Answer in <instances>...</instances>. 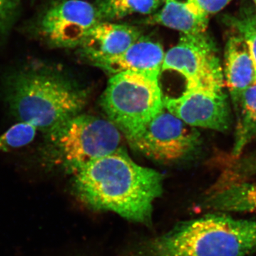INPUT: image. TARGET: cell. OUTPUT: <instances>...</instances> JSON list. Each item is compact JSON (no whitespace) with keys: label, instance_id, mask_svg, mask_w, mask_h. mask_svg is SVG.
Masks as SVG:
<instances>
[{"label":"cell","instance_id":"obj_9","mask_svg":"<svg viewBox=\"0 0 256 256\" xmlns=\"http://www.w3.org/2000/svg\"><path fill=\"white\" fill-rule=\"evenodd\" d=\"M164 106L192 128L226 132L232 124L228 97L224 90H185L178 97H164Z\"/></svg>","mask_w":256,"mask_h":256},{"label":"cell","instance_id":"obj_19","mask_svg":"<svg viewBox=\"0 0 256 256\" xmlns=\"http://www.w3.org/2000/svg\"><path fill=\"white\" fill-rule=\"evenodd\" d=\"M234 160L229 169L226 171L224 180H248L256 176V154Z\"/></svg>","mask_w":256,"mask_h":256},{"label":"cell","instance_id":"obj_8","mask_svg":"<svg viewBox=\"0 0 256 256\" xmlns=\"http://www.w3.org/2000/svg\"><path fill=\"white\" fill-rule=\"evenodd\" d=\"M200 134L164 109L132 137L130 146L143 156L159 162H173L191 154L200 142Z\"/></svg>","mask_w":256,"mask_h":256},{"label":"cell","instance_id":"obj_6","mask_svg":"<svg viewBox=\"0 0 256 256\" xmlns=\"http://www.w3.org/2000/svg\"><path fill=\"white\" fill-rule=\"evenodd\" d=\"M162 70L183 76L185 90H224V77L214 42L207 32L182 34L165 52Z\"/></svg>","mask_w":256,"mask_h":256},{"label":"cell","instance_id":"obj_20","mask_svg":"<svg viewBox=\"0 0 256 256\" xmlns=\"http://www.w3.org/2000/svg\"><path fill=\"white\" fill-rule=\"evenodd\" d=\"M20 4V0H0V36L11 26Z\"/></svg>","mask_w":256,"mask_h":256},{"label":"cell","instance_id":"obj_13","mask_svg":"<svg viewBox=\"0 0 256 256\" xmlns=\"http://www.w3.org/2000/svg\"><path fill=\"white\" fill-rule=\"evenodd\" d=\"M204 206L218 213L256 214V182L222 178L206 194Z\"/></svg>","mask_w":256,"mask_h":256},{"label":"cell","instance_id":"obj_2","mask_svg":"<svg viewBox=\"0 0 256 256\" xmlns=\"http://www.w3.org/2000/svg\"><path fill=\"white\" fill-rule=\"evenodd\" d=\"M1 92L10 114L44 133L80 114L86 92L50 64L32 60L5 72Z\"/></svg>","mask_w":256,"mask_h":256},{"label":"cell","instance_id":"obj_10","mask_svg":"<svg viewBox=\"0 0 256 256\" xmlns=\"http://www.w3.org/2000/svg\"><path fill=\"white\" fill-rule=\"evenodd\" d=\"M142 36L137 26L100 22L89 32L78 48L80 56L92 64L124 53Z\"/></svg>","mask_w":256,"mask_h":256},{"label":"cell","instance_id":"obj_16","mask_svg":"<svg viewBox=\"0 0 256 256\" xmlns=\"http://www.w3.org/2000/svg\"><path fill=\"white\" fill-rule=\"evenodd\" d=\"M164 0H96L101 22H116L134 14L152 15L164 4Z\"/></svg>","mask_w":256,"mask_h":256},{"label":"cell","instance_id":"obj_21","mask_svg":"<svg viewBox=\"0 0 256 256\" xmlns=\"http://www.w3.org/2000/svg\"><path fill=\"white\" fill-rule=\"evenodd\" d=\"M205 14H216L223 10L232 0H195Z\"/></svg>","mask_w":256,"mask_h":256},{"label":"cell","instance_id":"obj_7","mask_svg":"<svg viewBox=\"0 0 256 256\" xmlns=\"http://www.w3.org/2000/svg\"><path fill=\"white\" fill-rule=\"evenodd\" d=\"M100 22L94 4L84 0H57L38 14L31 30L52 48H78Z\"/></svg>","mask_w":256,"mask_h":256},{"label":"cell","instance_id":"obj_17","mask_svg":"<svg viewBox=\"0 0 256 256\" xmlns=\"http://www.w3.org/2000/svg\"><path fill=\"white\" fill-rule=\"evenodd\" d=\"M228 23L246 44L255 68L256 76V10L245 8L236 16L229 18Z\"/></svg>","mask_w":256,"mask_h":256},{"label":"cell","instance_id":"obj_15","mask_svg":"<svg viewBox=\"0 0 256 256\" xmlns=\"http://www.w3.org/2000/svg\"><path fill=\"white\" fill-rule=\"evenodd\" d=\"M238 122L232 156L240 158L244 148L256 138V82L242 94L236 109Z\"/></svg>","mask_w":256,"mask_h":256},{"label":"cell","instance_id":"obj_12","mask_svg":"<svg viewBox=\"0 0 256 256\" xmlns=\"http://www.w3.org/2000/svg\"><path fill=\"white\" fill-rule=\"evenodd\" d=\"M224 77L236 110L242 94L256 82L255 68L248 48L236 32L229 36L226 44Z\"/></svg>","mask_w":256,"mask_h":256},{"label":"cell","instance_id":"obj_5","mask_svg":"<svg viewBox=\"0 0 256 256\" xmlns=\"http://www.w3.org/2000/svg\"><path fill=\"white\" fill-rule=\"evenodd\" d=\"M102 110L126 139L164 110L159 76L124 72L112 75L101 97Z\"/></svg>","mask_w":256,"mask_h":256},{"label":"cell","instance_id":"obj_14","mask_svg":"<svg viewBox=\"0 0 256 256\" xmlns=\"http://www.w3.org/2000/svg\"><path fill=\"white\" fill-rule=\"evenodd\" d=\"M208 16L195 0H165L146 22L176 30L182 34H198L206 32Z\"/></svg>","mask_w":256,"mask_h":256},{"label":"cell","instance_id":"obj_1","mask_svg":"<svg viewBox=\"0 0 256 256\" xmlns=\"http://www.w3.org/2000/svg\"><path fill=\"white\" fill-rule=\"evenodd\" d=\"M76 192L88 206L114 212L132 222H149L162 193V176L137 164L120 149L74 173Z\"/></svg>","mask_w":256,"mask_h":256},{"label":"cell","instance_id":"obj_4","mask_svg":"<svg viewBox=\"0 0 256 256\" xmlns=\"http://www.w3.org/2000/svg\"><path fill=\"white\" fill-rule=\"evenodd\" d=\"M40 149L43 165L73 174L120 148L122 133L110 120L79 114L44 133Z\"/></svg>","mask_w":256,"mask_h":256},{"label":"cell","instance_id":"obj_22","mask_svg":"<svg viewBox=\"0 0 256 256\" xmlns=\"http://www.w3.org/2000/svg\"><path fill=\"white\" fill-rule=\"evenodd\" d=\"M254 3H255V4L256 5V0H254Z\"/></svg>","mask_w":256,"mask_h":256},{"label":"cell","instance_id":"obj_23","mask_svg":"<svg viewBox=\"0 0 256 256\" xmlns=\"http://www.w3.org/2000/svg\"><path fill=\"white\" fill-rule=\"evenodd\" d=\"M164 1H165V0H164Z\"/></svg>","mask_w":256,"mask_h":256},{"label":"cell","instance_id":"obj_18","mask_svg":"<svg viewBox=\"0 0 256 256\" xmlns=\"http://www.w3.org/2000/svg\"><path fill=\"white\" fill-rule=\"evenodd\" d=\"M37 131L31 124L16 122L0 136V153L28 146L34 140Z\"/></svg>","mask_w":256,"mask_h":256},{"label":"cell","instance_id":"obj_11","mask_svg":"<svg viewBox=\"0 0 256 256\" xmlns=\"http://www.w3.org/2000/svg\"><path fill=\"white\" fill-rule=\"evenodd\" d=\"M164 56L160 42L142 35L124 53L92 64L112 76L124 72L160 76Z\"/></svg>","mask_w":256,"mask_h":256},{"label":"cell","instance_id":"obj_3","mask_svg":"<svg viewBox=\"0 0 256 256\" xmlns=\"http://www.w3.org/2000/svg\"><path fill=\"white\" fill-rule=\"evenodd\" d=\"M144 250L146 256H252L256 220L212 212L153 239Z\"/></svg>","mask_w":256,"mask_h":256}]
</instances>
